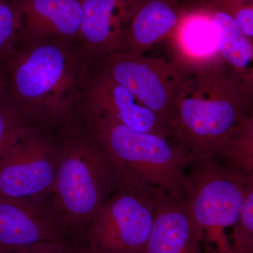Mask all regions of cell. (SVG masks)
<instances>
[{"instance_id":"ac0fdd59","label":"cell","mask_w":253,"mask_h":253,"mask_svg":"<svg viewBox=\"0 0 253 253\" xmlns=\"http://www.w3.org/2000/svg\"><path fill=\"white\" fill-rule=\"evenodd\" d=\"M20 23L9 0H0V59L4 60L19 43Z\"/></svg>"},{"instance_id":"44dd1931","label":"cell","mask_w":253,"mask_h":253,"mask_svg":"<svg viewBox=\"0 0 253 253\" xmlns=\"http://www.w3.org/2000/svg\"><path fill=\"white\" fill-rule=\"evenodd\" d=\"M0 253H83L73 245L60 242H43L19 246L0 248Z\"/></svg>"},{"instance_id":"277c9868","label":"cell","mask_w":253,"mask_h":253,"mask_svg":"<svg viewBox=\"0 0 253 253\" xmlns=\"http://www.w3.org/2000/svg\"><path fill=\"white\" fill-rule=\"evenodd\" d=\"M80 118L113 160L121 181H136L184 200L188 158L176 141L128 127L82 106Z\"/></svg>"},{"instance_id":"30bf717a","label":"cell","mask_w":253,"mask_h":253,"mask_svg":"<svg viewBox=\"0 0 253 253\" xmlns=\"http://www.w3.org/2000/svg\"><path fill=\"white\" fill-rule=\"evenodd\" d=\"M43 242L73 245L49 201L0 196V248L19 247Z\"/></svg>"},{"instance_id":"7c38bea8","label":"cell","mask_w":253,"mask_h":253,"mask_svg":"<svg viewBox=\"0 0 253 253\" xmlns=\"http://www.w3.org/2000/svg\"><path fill=\"white\" fill-rule=\"evenodd\" d=\"M9 1L19 20V43L53 40L78 42L83 0Z\"/></svg>"},{"instance_id":"7402d4cb","label":"cell","mask_w":253,"mask_h":253,"mask_svg":"<svg viewBox=\"0 0 253 253\" xmlns=\"http://www.w3.org/2000/svg\"><path fill=\"white\" fill-rule=\"evenodd\" d=\"M8 86V75L4 61L0 59V91L4 90Z\"/></svg>"},{"instance_id":"4fadbf2b","label":"cell","mask_w":253,"mask_h":253,"mask_svg":"<svg viewBox=\"0 0 253 253\" xmlns=\"http://www.w3.org/2000/svg\"><path fill=\"white\" fill-rule=\"evenodd\" d=\"M203 246L204 234L184 200L158 189L152 229L141 253H212Z\"/></svg>"},{"instance_id":"ba28073f","label":"cell","mask_w":253,"mask_h":253,"mask_svg":"<svg viewBox=\"0 0 253 253\" xmlns=\"http://www.w3.org/2000/svg\"><path fill=\"white\" fill-rule=\"evenodd\" d=\"M94 63L130 91L172 131L174 99L185 70L184 63L176 59L168 61L124 51Z\"/></svg>"},{"instance_id":"e0dca14e","label":"cell","mask_w":253,"mask_h":253,"mask_svg":"<svg viewBox=\"0 0 253 253\" xmlns=\"http://www.w3.org/2000/svg\"><path fill=\"white\" fill-rule=\"evenodd\" d=\"M30 126L31 125L23 117L7 88L0 91V158Z\"/></svg>"},{"instance_id":"52a82bcc","label":"cell","mask_w":253,"mask_h":253,"mask_svg":"<svg viewBox=\"0 0 253 253\" xmlns=\"http://www.w3.org/2000/svg\"><path fill=\"white\" fill-rule=\"evenodd\" d=\"M56 160L54 130L28 126L0 158V196L49 201Z\"/></svg>"},{"instance_id":"8992f818","label":"cell","mask_w":253,"mask_h":253,"mask_svg":"<svg viewBox=\"0 0 253 253\" xmlns=\"http://www.w3.org/2000/svg\"><path fill=\"white\" fill-rule=\"evenodd\" d=\"M158 188L121 181L83 236V253H141L151 234Z\"/></svg>"},{"instance_id":"9c48e42d","label":"cell","mask_w":253,"mask_h":253,"mask_svg":"<svg viewBox=\"0 0 253 253\" xmlns=\"http://www.w3.org/2000/svg\"><path fill=\"white\" fill-rule=\"evenodd\" d=\"M83 106L135 130L174 140L172 131L154 112L94 63L86 81Z\"/></svg>"},{"instance_id":"7a4b0ae2","label":"cell","mask_w":253,"mask_h":253,"mask_svg":"<svg viewBox=\"0 0 253 253\" xmlns=\"http://www.w3.org/2000/svg\"><path fill=\"white\" fill-rule=\"evenodd\" d=\"M253 81L231 69L220 54L186 63L171 130L188 161L215 158L238 125L253 113Z\"/></svg>"},{"instance_id":"ffe728a7","label":"cell","mask_w":253,"mask_h":253,"mask_svg":"<svg viewBox=\"0 0 253 253\" xmlns=\"http://www.w3.org/2000/svg\"><path fill=\"white\" fill-rule=\"evenodd\" d=\"M207 3L227 13L236 21L244 34L253 41V1L209 0Z\"/></svg>"},{"instance_id":"d6986e66","label":"cell","mask_w":253,"mask_h":253,"mask_svg":"<svg viewBox=\"0 0 253 253\" xmlns=\"http://www.w3.org/2000/svg\"><path fill=\"white\" fill-rule=\"evenodd\" d=\"M233 238L229 253H253V189L245 199Z\"/></svg>"},{"instance_id":"5b68a950","label":"cell","mask_w":253,"mask_h":253,"mask_svg":"<svg viewBox=\"0 0 253 253\" xmlns=\"http://www.w3.org/2000/svg\"><path fill=\"white\" fill-rule=\"evenodd\" d=\"M253 189L248 176L221 164L215 158L190 160L186 171L184 201L204 234V243L216 253H229L226 228L239 220L245 199Z\"/></svg>"},{"instance_id":"5bb4252c","label":"cell","mask_w":253,"mask_h":253,"mask_svg":"<svg viewBox=\"0 0 253 253\" xmlns=\"http://www.w3.org/2000/svg\"><path fill=\"white\" fill-rule=\"evenodd\" d=\"M185 13L176 0H136L121 51L144 54L172 36Z\"/></svg>"},{"instance_id":"2e32d148","label":"cell","mask_w":253,"mask_h":253,"mask_svg":"<svg viewBox=\"0 0 253 253\" xmlns=\"http://www.w3.org/2000/svg\"><path fill=\"white\" fill-rule=\"evenodd\" d=\"M215 158L233 170L253 176V113L238 125Z\"/></svg>"},{"instance_id":"8fae6325","label":"cell","mask_w":253,"mask_h":253,"mask_svg":"<svg viewBox=\"0 0 253 253\" xmlns=\"http://www.w3.org/2000/svg\"><path fill=\"white\" fill-rule=\"evenodd\" d=\"M136 0H83L78 43L94 63L122 49Z\"/></svg>"},{"instance_id":"6da1fadb","label":"cell","mask_w":253,"mask_h":253,"mask_svg":"<svg viewBox=\"0 0 253 253\" xmlns=\"http://www.w3.org/2000/svg\"><path fill=\"white\" fill-rule=\"evenodd\" d=\"M11 98L30 125L58 129L80 117L94 62L76 42H24L4 60Z\"/></svg>"},{"instance_id":"9a60e30c","label":"cell","mask_w":253,"mask_h":253,"mask_svg":"<svg viewBox=\"0 0 253 253\" xmlns=\"http://www.w3.org/2000/svg\"><path fill=\"white\" fill-rule=\"evenodd\" d=\"M197 11L212 23L218 51L226 64L240 76L253 79V41L225 11L207 2Z\"/></svg>"},{"instance_id":"3957f363","label":"cell","mask_w":253,"mask_h":253,"mask_svg":"<svg viewBox=\"0 0 253 253\" xmlns=\"http://www.w3.org/2000/svg\"><path fill=\"white\" fill-rule=\"evenodd\" d=\"M54 131L57 160L49 202L73 245L82 249L86 229L119 187L121 176L81 118Z\"/></svg>"}]
</instances>
